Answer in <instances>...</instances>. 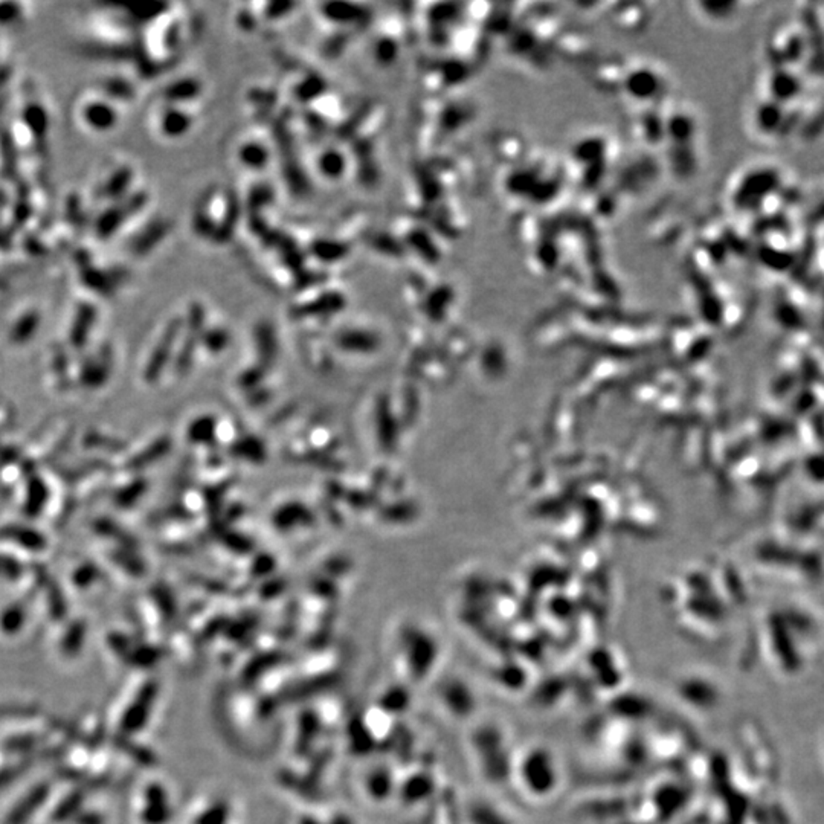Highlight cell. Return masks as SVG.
<instances>
[{"label":"cell","mask_w":824,"mask_h":824,"mask_svg":"<svg viewBox=\"0 0 824 824\" xmlns=\"http://www.w3.org/2000/svg\"><path fill=\"white\" fill-rule=\"evenodd\" d=\"M147 487H148L147 481L142 478H136L133 481H130L128 484H126L124 487H121L117 493H115V498H113L115 504H117L121 509L133 507V505L137 502V500H141L144 493H146Z\"/></svg>","instance_id":"cell-13"},{"label":"cell","mask_w":824,"mask_h":824,"mask_svg":"<svg viewBox=\"0 0 824 824\" xmlns=\"http://www.w3.org/2000/svg\"><path fill=\"white\" fill-rule=\"evenodd\" d=\"M23 574V565L10 554H0V577L6 580H17Z\"/></svg>","instance_id":"cell-16"},{"label":"cell","mask_w":824,"mask_h":824,"mask_svg":"<svg viewBox=\"0 0 824 824\" xmlns=\"http://www.w3.org/2000/svg\"><path fill=\"white\" fill-rule=\"evenodd\" d=\"M168 447H170L168 438H157L156 442H151L150 444L144 447L141 452L135 453L132 458L127 460L126 469L128 472H133V473L139 472V471H146L147 467L153 466L156 461L161 460L164 455L168 452Z\"/></svg>","instance_id":"cell-6"},{"label":"cell","mask_w":824,"mask_h":824,"mask_svg":"<svg viewBox=\"0 0 824 824\" xmlns=\"http://www.w3.org/2000/svg\"><path fill=\"white\" fill-rule=\"evenodd\" d=\"M112 350L108 346H103L97 353L90 354L79 368V386L84 389H98L104 386L112 374Z\"/></svg>","instance_id":"cell-1"},{"label":"cell","mask_w":824,"mask_h":824,"mask_svg":"<svg viewBox=\"0 0 824 824\" xmlns=\"http://www.w3.org/2000/svg\"><path fill=\"white\" fill-rule=\"evenodd\" d=\"M101 576V571L93 563H83L74 571V583L78 588H88L95 583Z\"/></svg>","instance_id":"cell-15"},{"label":"cell","mask_w":824,"mask_h":824,"mask_svg":"<svg viewBox=\"0 0 824 824\" xmlns=\"http://www.w3.org/2000/svg\"><path fill=\"white\" fill-rule=\"evenodd\" d=\"M156 128L159 133L167 137H177L188 127V118L180 110L162 108L156 118Z\"/></svg>","instance_id":"cell-10"},{"label":"cell","mask_w":824,"mask_h":824,"mask_svg":"<svg viewBox=\"0 0 824 824\" xmlns=\"http://www.w3.org/2000/svg\"><path fill=\"white\" fill-rule=\"evenodd\" d=\"M39 324H40V315L35 312V310H30V312L21 315L20 320H17V322L12 325L11 333H10V341L14 345L28 344V341L32 339L35 331H37Z\"/></svg>","instance_id":"cell-11"},{"label":"cell","mask_w":824,"mask_h":824,"mask_svg":"<svg viewBox=\"0 0 824 824\" xmlns=\"http://www.w3.org/2000/svg\"><path fill=\"white\" fill-rule=\"evenodd\" d=\"M175 336H176V327L175 325H170V327L165 330L162 337L159 339V342L155 346V350L151 351L150 357L146 364V368H144V380L150 383V385H153L155 382H157L165 364L168 362V359L171 356V349H173V341H175Z\"/></svg>","instance_id":"cell-3"},{"label":"cell","mask_w":824,"mask_h":824,"mask_svg":"<svg viewBox=\"0 0 824 824\" xmlns=\"http://www.w3.org/2000/svg\"><path fill=\"white\" fill-rule=\"evenodd\" d=\"M133 548H113L110 553V560L118 565L127 574L135 577H142L146 574V563Z\"/></svg>","instance_id":"cell-9"},{"label":"cell","mask_w":824,"mask_h":824,"mask_svg":"<svg viewBox=\"0 0 824 824\" xmlns=\"http://www.w3.org/2000/svg\"><path fill=\"white\" fill-rule=\"evenodd\" d=\"M95 321H97V312L92 306L84 304L78 308V312L75 315V321H74V324H72L70 336H69L70 345L74 346V349H77V350L84 349L86 344H88V339H89L93 325H95Z\"/></svg>","instance_id":"cell-7"},{"label":"cell","mask_w":824,"mask_h":824,"mask_svg":"<svg viewBox=\"0 0 824 824\" xmlns=\"http://www.w3.org/2000/svg\"><path fill=\"white\" fill-rule=\"evenodd\" d=\"M79 117L95 132H107L118 124V112L104 97H89L81 103Z\"/></svg>","instance_id":"cell-2"},{"label":"cell","mask_w":824,"mask_h":824,"mask_svg":"<svg viewBox=\"0 0 824 824\" xmlns=\"http://www.w3.org/2000/svg\"><path fill=\"white\" fill-rule=\"evenodd\" d=\"M93 530H95V533L99 534V536L108 538V539L117 542V547H119V548L137 549V540L128 531L122 529V527L115 524L112 519L101 518V519L95 520V524H93Z\"/></svg>","instance_id":"cell-8"},{"label":"cell","mask_w":824,"mask_h":824,"mask_svg":"<svg viewBox=\"0 0 824 824\" xmlns=\"http://www.w3.org/2000/svg\"><path fill=\"white\" fill-rule=\"evenodd\" d=\"M49 500V490L46 482L40 476L31 473L28 476L26 482V495H25V505L23 511L28 518H37L41 510L45 509Z\"/></svg>","instance_id":"cell-5"},{"label":"cell","mask_w":824,"mask_h":824,"mask_svg":"<svg viewBox=\"0 0 824 824\" xmlns=\"http://www.w3.org/2000/svg\"><path fill=\"white\" fill-rule=\"evenodd\" d=\"M0 540L11 542V544H16L21 548L28 549V551H34V553L45 551V548L48 545L45 534H41L39 530L32 529V527L17 525V524L2 527V529H0Z\"/></svg>","instance_id":"cell-4"},{"label":"cell","mask_w":824,"mask_h":824,"mask_svg":"<svg viewBox=\"0 0 824 824\" xmlns=\"http://www.w3.org/2000/svg\"><path fill=\"white\" fill-rule=\"evenodd\" d=\"M23 618H25L23 605L14 603L12 606H10L8 609H5V612L2 614L0 625H2L3 631L12 632V631H16L17 627L21 626V623H23Z\"/></svg>","instance_id":"cell-14"},{"label":"cell","mask_w":824,"mask_h":824,"mask_svg":"<svg viewBox=\"0 0 824 824\" xmlns=\"http://www.w3.org/2000/svg\"><path fill=\"white\" fill-rule=\"evenodd\" d=\"M83 446L86 449H92V451H104V452H110V453H118L121 451H124L127 444L122 442L119 438H115V437H108L103 432H98V431H89L86 435L83 437Z\"/></svg>","instance_id":"cell-12"}]
</instances>
